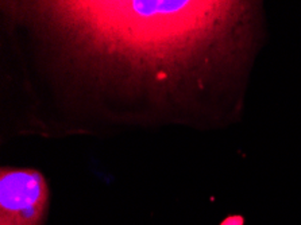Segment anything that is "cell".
<instances>
[{
	"instance_id": "6da1fadb",
	"label": "cell",
	"mask_w": 301,
	"mask_h": 225,
	"mask_svg": "<svg viewBox=\"0 0 301 225\" xmlns=\"http://www.w3.org/2000/svg\"><path fill=\"white\" fill-rule=\"evenodd\" d=\"M218 4L74 0L9 8L62 84L80 86L106 109L138 105V113L171 119L181 115L184 84L218 18Z\"/></svg>"
},
{
	"instance_id": "3957f363",
	"label": "cell",
	"mask_w": 301,
	"mask_h": 225,
	"mask_svg": "<svg viewBox=\"0 0 301 225\" xmlns=\"http://www.w3.org/2000/svg\"><path fill=\"white\" fill-rule=\"evenodd\" d=\"M220 225H243V218L239 216H232V217L226 218Z\"/></svg>"
},
{
	"instance_id": "7a4b0ae2",
	"label": "cell",
	"mask_w": 301,
	"mask_h": 225,
	"mask_svg": "<svg viewBox=\"0 0 301 225\" xmlns=\"http://www.w3.org/2000/svg\"><path fill=\"white\" fill-rule=\"evenodd\" d=\"M49 197V186L39 171L2 167L0 225H42Z\"/></svg>"
}]
</instances>
